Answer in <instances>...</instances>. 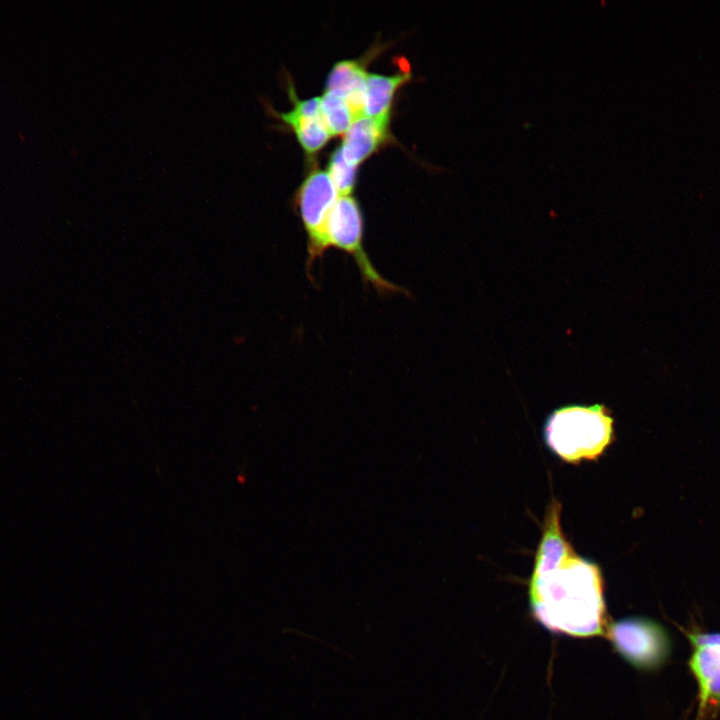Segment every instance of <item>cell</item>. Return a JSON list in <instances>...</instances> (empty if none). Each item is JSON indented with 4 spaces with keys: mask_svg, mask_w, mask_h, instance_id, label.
<instances>
[{
    "mask_svg": "<svg viewBox=\"0 0 720 720\" xmlns=\"http://www.w3.org/2000/svg\"><path fill=\"white\" fill-rule=\"evenodd\" d=\"M389 120L362 117L355 120L343 135L339 146L344 159L357 167L388 138Z\"/></svg>",
    "mask_w": 720,
    "mask_h": 720,
    "instance_id": "obj_7",
    "label": "cell"
},
{
    "mask_svg": "<svg viewBox=\"0 0 720 720\" xmlns=\"http://www.w3.org/2000/svg\"><path fill=\"white\" fill-rule=\"evenodd\" d=\"M328 249L334 247L351 255L361 273L362 280L379 293L402 292L399 286L384 279L373 267L363 246V217L358 202L352 195L340 196L332 208L325 226Z\"/></svg>",
    "mask_w": 720,
    "mask_h": 720,
    "instance_id": "obj_3",
    "label": "cell"
},
{
    "mask_svg": "<svg viewBox=\"0 0 720 720\" xmlns=\"http://www.w3.org/2000/svg\"><path fill=\"white\" fill-rule=\"evenodd\" d=\"M409 71L392 75L368 73L364 94V117L390 120L391 105L397 90L410 80Z\"/></svg>",
    "mask_w": 720,
    "mask_h": 720,
    "instance_id": "obj_10",
    "label": "cell"
},
{
    "mask_svg": "<svg viewBox=\"0 0 720 720\" xmlns=\"http://www.w3.org/2000/svg\"><path fill=\"white\" fill-rule=\"evenodd\" d=\"M320 115L331 136L344 135L355 121L345 98L326 90L320 97Z\"/></svg>",
    "mask_w": 720,
    "mask_h": 720,
    "instance_id": "obj_11",
    "label": "cell"
},
{
    "mask_svg": "<svg viewBox=\"0 0 720 720\" xmlns=\"http://www.w3.org/2000/svg\"><path fill=\"white\" fill-rule=\"evenodd\" d=\"M357 167L348 163L338 147L331 155L327 169L340 196L351 195L355 186Z\"/></svg>",
    "mask_w": 720,
    "mask_h": 720,
    "instance_id": "obj_12",
    "label": "cell"
},
{
    "mask_svg": "<svg viewBox=\"0 0 720 720\" xmlns=\"http://www.w3.org/2000/svg\"><path fill=\"white\" fill-rule=\"evenodd\" d=\"M560 515L561 505L553 500L546 511L529 580L531 610L552 632L575 637L600 635L607 617L601 571L574 551L563 534Z\"/></svg>",
    "mask_w": 720,
    "mask_h": 720,
    "instance_id": "obj_1",
    "label": "cell"
},
{
    "mask_svg": "<svg viewBox=\"0 0 720 720\" xmlns=\"http://www.w3.org/2000/svg\"><path fill=\"white\" fill-rule=\"evenodd\" d=\"M368 72L359 60H342L331 69L326 91L337 93L347 101L355 120L364 117V94Z\"/></svg>",
    "mask_w": 720,
    "mask_h": 720,
    "instance_id": "obj_9",
    "label": "cell"
},
{
    "mask_svg": "<svg viewBox=\"0 0 720 720\" xmlns=\"http://www.w3.org/2000/svg\"><path fill=\"white\" fill-rule=\"evenodd\" d=\"M288 88L293 108L281 113L272 108L270 111L294 132L304 151L313 154L331 137L320 115V97L301 100L296 96L292 85Z\"/></svg>",
    "mask_w": 720,
    "mask_h": 720,
    "instance_id": "obj_6",
    "label": "cell"
},
{
    "mask_svg": "<svg viewBox=\"0 0 720 720\" xmlns=\"http://www.w3.org/2000/svg\"><path fill=\"white\" fill-rule=\"evenodd\" d=\"M339 197L327 170L311 171L298 190L296 205L307 234V273L315 260L328 250L325 226Z\"/></svg>",
    "mask_w": 720,
    "mask_h": 720,
    "instance_id": "obj_4",
    "label": "cell"
},
{
    "mask_svg": "<svg viewBox=\"0 0 720 720\" xmlns=\"http://www.w3.org/2000/svg\"><path fill=\"white\" fill-rule=\"evenodd\" d=\"M608 632L616 650L638 668H655L669 653L664 629L649 619H622L611 625Z\"/></svg>",
    "mask_w": 720,
    "mask_h": 720,
    "instance_id": "obj_5",
    "label": "cell"
},
{
    "mask_svg": "<svg viewBox=\"0 0 720 720\" xmlns=\"http://www.w3.org/2000/svg\"><path fill=\"white\" fill-rule=\"evenodd\" d=\"M544 437L565 462L595 460L614 440V419L603 404L564 406L548 417Z\"/></svg>",
    "mask_w": 720,
    "mask_h": 720,
    "instance_id": "obj_2",
    "label": "cell"
},
{
    "mask_svg": "<svg viewBox=\"0 0 720 720\" xmlns=\"http://www.w3.org/2000/svg\"><path fill=\"white\" fill-rule=\"evenodd\" d=\"M690 641L695 645V647L698 646H704V645H717L720 646V633L715 634H690L689 635Z\"/></svg>",
    "mask_w": 720,
    "mask_h": 720,
    "instance_id": "obj_13",
    "label": "cell"
},
{
    "mask_svg": "<svg viewBox=\"0 0 720 720\" xmlns=\"http://www.w3.org/2000/svg\"><path fill=\"white\" fill-rule=\"evenodd\" d=\"M689 665L699 684V712L705 714L720 704V646L696 647Z\"/></svg>",
    "mask_w": 720,
    "mask_h": 720,
    "instance_id": "obj_8",
    "label": "cell"
}]
</instances>
